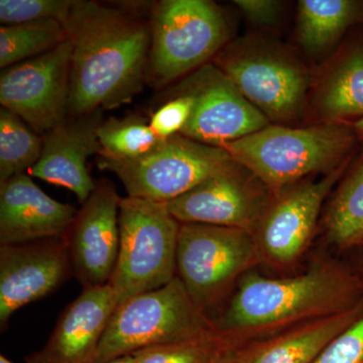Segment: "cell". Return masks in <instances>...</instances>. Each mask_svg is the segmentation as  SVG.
Masks as SVG:
<instances>
[{"instance_id":"14","label":"cell","mask_w":363,"mask_h":363,"mask_svg":"<svg viewBox=\"0 0 363 363\" xmlns=\"http://www.w3.org/2000/svg\"><path fill=\"white\" fill-rule=\"evenodd\" d=\"M121 200L111 182H98L72 224L66 241L72 269L83 288L106 285L116 271Z\"/></svg>"},{"instance_id":"35","label":"cell","mask_w":363,"mask_h":363,"mask_svg":"<svg viewBox=\"0 0 363 363\" xmlns=\"http://www.w3.org/2000/svg\"><path fill=\"white\" fill-rule=\"evenodd\" d=\"M0 363H13L11 360H9V358L4 357V354L0 355Z\"/></svg>"},{"instance_id":"1","label":"cell","mask_w":363,"mask_h":363,"mask_svg":"<svg viewBox=\"0 0 363 363\" xmlns=\"http://www.w3.org/2000/svg\"><path fill=\"white\" fill-rule=\"evenodd\" d=\"M363 304V283L342 257L317 252L300 271L269 277L257 269L211 316L229 350Z\"/></svg>"},{"instance_id":"30","label":"cell","mask_w":363,"mask_h":363,"mask_svg":"<svg viewBox=\"0 0 363 363\" xmlns=\"http://www.w3.org/2000/svg\"><path fill=\"white\" fill-rule=\"evenodd\" d=\"M233 4L248 21L260 26L276 23L283 6L281 2L274 0H236Z\"/></svg>"},{"instance_id":"13","label":"cell","mask_w":363,"mask_h":363,"mask_svg":"<svg viewBox=\"0 0 363 363\" xmlns=\"http://www.w3.org/2000/svg\"><path fill=\"white\" fill-rule=\"evenodd\" d=\"M274 194L240 164L167 202L180 223L233 227L252 233Z\"/></svg>"},{"instance_id":"15","label":"cell","mask_w":363,"mask_h":363,"mask_svg":"<svg viewBox=\"0 0 363 363\" xmlns=\"http://www.w3.org/2000/svg\"><path fill=\"white\" fill-rule=\"evenodd\" d=\"M72 269L65 240H45L0 247V326L21 308L58 289Z\"/></svg>"},{"instance_id":"18","label":"cell","mask_w":363,"mask_h":363,"mask_svg":"<svg viewBox=\"0 0 363 363\" xmlns=\"http://www.w3.org/2000/svg\"><path fill=\"white\" fill-rule=\"evenodd\" d=\"M75 208L52 199L21 174L0 185V245L65 240Z\"/></svg>"},{"instance_id":"19","label":"cell","mask_w":363,"mask_h":363,"mask_svg":"<svg viewBox=\"0 0 363 363\" xmlns=\"http://www.w3.org/2000/svg\"><path fill=\"white\" fill-rule=\"evenodd\" d=\"M363 304L350 311L313 320L235 348L238 363H314L325 348L352 324Z\"/></svg>"},{"instance_id":"28","label":"cell","mask_w":363,"mask_h":363,"mask_svg":"<svg viewBox=\"0 0 363 363\" xmlns=\"http://www.w3.org/2000/svg\"><path fill=\"white\" fill-rule=\"evenodd\" d=\"M192 109V98L181 93H174V97L150 117V128L161 140L180 135L190 118Z\"/></svg>"},{"instance_id":"25","label":"cell","mask_w":363,"mask_h":363,"mask_svg":"<svg viewBox=\"0 0 363 363\" xmlns=\"http://www.w3.org/2000/svg\"><path fill=\"white\" fill-rule=\"evenodd\" d=\"M97 135L101 147L99 157L116 161L145 156L162 140L140 116L106 119L100 123Z\"/></svg>"},{"instance_id":"24","label":"cell","mask_w":363,"mask_h":363,"mask_svg":"<svg viewBox=\"0 0 363 363\" xmlns=\"http://www.w3.org/2000/svg\"><path fill=\"white\" fill-rule=\"evenodd\" d=\"M42 136L18 116L0 109V185L26 174L42 155Z\"/></svg>"},{"instance_id":"17","label":"cell","mask_w":363,"mask_h":363,"mask_svg":"<svg viewBox=\"0 0 363 363\" xmlns=\"http://www.w3.org/2000/svg\"><path fill=\"white\" fill-rule=\"evenodd\" d=\"M104 121L102 111L68 117L42 135V155L30 175L72 191L84 204L96 187L87 169L88 159L99 155L97 130Z\"/></svg>"},{"instance_id":"31","label":"cell","mask_w":363,"mask_h":363,"mask_svg":"<svg viewBox=\"0 0 363 363\" xmlns=\"http://www.w3.org/2000/svg\"><path fill=\"white\" fill-rule=\"evenodd\" d=\"M340 257L347 262L348 266L363 283V240Z\"/></svg>"},{"instance_id":"20","label":"cell","mask_w":363,"mask_h":363,"mask_svg":"<svg viewBox=\"0 0 363 363\" xmlns=\"http://www.w3.org/2000/svg\"><path fill=\"white\" fill-rule=\"evenodd\" d=\"M315 104L328 123L363 117V37L348 45L318 85Z\"/></svg>"},{"instance_id":"32","label":"cell","mask_w":363,"mask_h":363,"mask_svg":"<svg viewBox=\"0 0 363 363\" xmlns=\"http://www.w3.org/2000/svg\"><path fill=\"white\" fill-rule=\"evenodd\" d=\"M209 363H238L233 350L221 351Z\"/></svg>"},{"instance_id":"21","label":"cell","mask_w":363,"mask_h":363,"mask_svg":"<svg viewBox=\"0 0 363 363\" xmlns=\"http://www.w3.org/2000/svg\"><path fill=\"white\" fill-rule=\"evenodd\" d=\"M326 248L342 257L363 240V160L332 193L322 218Z\"/></svg>"},{"instance_id":"27","label":"cell","mask_w":363,"mask_h":363,"mask_svg":"<svg viewBox=\"0 0 363 363\" xmlns=\"http://www.w3.org/2000/svg\"><path fill=\"white\" fill-rule=\"evenodd\" d=\"M76 0H1L0 21L4 26L55 20L65 23Z\"/></svg>"},{"instance_id":"3","label":"cell","mask_w":363,"mask_h":363,"mask_svg":"<svg viewBox=\"0 0 363 363\" xmlns=\"http://www.w3.org/2000/svg\"><path fill=\"white\" fill-rule=\"evenodd\" d=\"M355 133L354 128L344 123L305 128L269 124L221 147L274 195L312 174H328L346 166Z\"/></svg>"},{"instance_id":"34","label":"cell","mask_w":363,"mask_h":363,"mask_svg":"<svg viewBox=\"0 0 363 363\" xmlns=\"http://www.w3.org/2000/svg\"><path fill=\"white\" fill-rule=\"evenodd\" d=\"M353 128H354L355 133H357L360 138H363V117H360V118L357 121Z\"/></svg>"},{"instance_id":"8","label":"cell","mask_w":363,"mask_h":363,"mask_svg":"<svg viewBox=\"0 0 363 363\" xmlns=\"http://www.w3.org/2000/svg\"><path fill=\"white\" fill-rule=\"evenodd\" d=\"M213 60L212 63L269 121L290 123L304 109L311 76L304 64L279 45L238 40L226 45Z\"/></svg>"},{"instance_id":"9","label":"cell","mask_w":363,"mask_h":363,"mask_svg":"<svg viewBox=\"0 0 363 363\" xmlns=\"http://www.w3.org/2000/svg\"><path fill=\"white\" fill-rule=\"evenodd\" d=\"M238 164L222 147L176 135L145 156L126 161L99 157L98 166L112 172L128 197L169 202Z\"/></svg>"},{"instance_id":"2","label":"cell","mask_w":363,"mask_h":363,"mask_svg":"<svg viewBox=\"0 0 363 363\" xmlns=\"http://www.w3.org/2000/svg\"><path fill=\"white\" fill-rule=\"evenodd\" d=\"M64 26L72 42L68 117L116 108L143 90L150 18L77 0Z\"/></svg>"},{"instance_id":"5","label":"cell","mask_w":363,"mask_h":363,"mask_svg":"<svg viewBox=\"0 0 363 363\" xmlns=\"http://www.w3.org/2000/svg\"><path fill=\"white\" fill-rule=\"evenodd\" d=\"M152 42L145 81L168 85L209 63L223 49L231 26L223 9L208 0H162L150 16Z\"/></svg>"},{"instance_id":"16","label":"cell","mask_w":363,"mask_h":363,"mask_svg":"<svg viewBox=\"0 0 363 363\" xmlns=\"http://www.w3.org/2000/svg\"><path fill=\"white\" fill-rule=\"evenodd\" d=\"M118 306L111 283L83 288L60 316L51 336L26 363H94L98 348Z\"/></svg>"},{"instance_id":"23","label":"cell","mask_w":363,"mask_h":363,"mask_svg":"<svg viewBox=\"0 0 363 363\" xmlns=\"http://www.w3.org/2000/svg\"><path fill=\"white\" fill-rule=\"evenodd\" d=\"M68 39L65 26L48 20L0 28V68H9L51 51Z\"/></svg>"},{"instance_id":"12","label":"cell","mask_w":363,"mask_h":363,"mask_svg":"<svg viewBox=\"0 0 363 363\" xmlns=\"http://www.w3.org/2000/svg\"><path fill=\"white\" fill-rule=\"evenodd\" d=\"M174 93L193 99L192 113L180 135L204 145L221 147L271 124L213 63L191 73Z\"/></svg>"},{"instance_id":"26","label":"cell","mask_w":363,"mask_h":363,"mask_svg":"<svg viewBox=\"0 0 363 363\" xmlns=\"http://www.w3.org/2000/svg\"><path fill=\"white\" fill-rule=\"evenodd\" d=\"M229 350L217 335L164 344L131 353L135 363H209L221 351Z\"/></svg>"},{"instance_id":"7","label":"cell","mask_w":363,"mask_h":363,"mask_svg":"<svg viewBox=\"0 0 363 363\" xmlns=\"http://www.w3.org/2000/svg\"><path fill=\"white\" fill-rule=\"evenodd\" d=\"M177 277L208 315L230 297L241 278L260 266L252 234L233 227L181 223Z\"/></svg>"},{"instance_id":"33","label":"cell","mask_w":363,"mask_h":363,"mask_svg":"<svg viewBox=\"0 0 363 363\" xmlns=\"http://www.w3.org/2000/svg\"><path fill=\"white\" fill-rule=\"evenodd\" d=\"M104 363H135V359L133 354H128L114 358V359Z\"/></svg>"},{"instance_id":"11","label":"cell","mask_w":363,"mask_h":363,"mask_svg":"<svg viewBox=\"0 0 363 363\" xmlns=\"http://www.w3.org/2000/svg\"><path fill=\"white\" fill-rule=\"evenodd\" d=\"M72 42L4 69L0 104L44 135L68 118Z\"/></svg>"},{"instance_id":"4","label":"cell","mask_w":363,"mask_h":363,"mask_svg":"<svg viewBox=\"0 0 363 363\" xmlns=\"http://www.w3.org/2000/svg\"><path fill=\"white\" fill-rule=\"evenodd\" d=\"M217 335L211 318L191 298L178 277L166 286L117 306L94 363L164 344Z\"/></svg>"},{"instance_id":"22","label":"cell","mask_w":363,"mask_h":363,"mask_svg":"<svg viewBox=\"0 0 363 363\" xmlns=\"http://www.w3.org/2000/svg\"><path fill=\"white\" fill-rule=\"evenodd\" d=\"M298 38L310 54H319L335 45L350 26L363 23V1L301 0Z\"/></svg>"},{"instance_id":"29","label":"cell","mask_w":363,"mask_h":363,"mask_svg":"<svg viewBox=\"0 0 363 363\" xmlns=\"http://www.w3.org/2000/svg\"><path fill=\"white\" fill-rule=\"evenodd\" d=\"M314 363H363V311L328 344Z\"/></svg>"},{"instance_id":"6","label":"cell","mask_w":363,"mask_h":363,"mask_svg":"<svg viewBox=\"0 0 363 363\" xmlns=\"http://www.w3.org/2000/svg\"><path fill=\"white\" fill-rule=\"evenodd\" d=\"M180 227L166 203L121 198L118 257L109 281L118 305L176 278Z\"/></svg>"},{"instance_id":"10","label":"cell","mask_w":363,"mask_h":363,"mask_svg":"<svg viewBox=\"0 0 363 363\" xmlns=\"http://www.w3.org/2000/svg\"><path fill=\"white\" fill-rule=\"evenodd\" d=\"M346 166L318 181H302L274 194L253 230L260 266L278 276L300 271L311 250L322 208Z\"/></svg>"}]
</instances>
